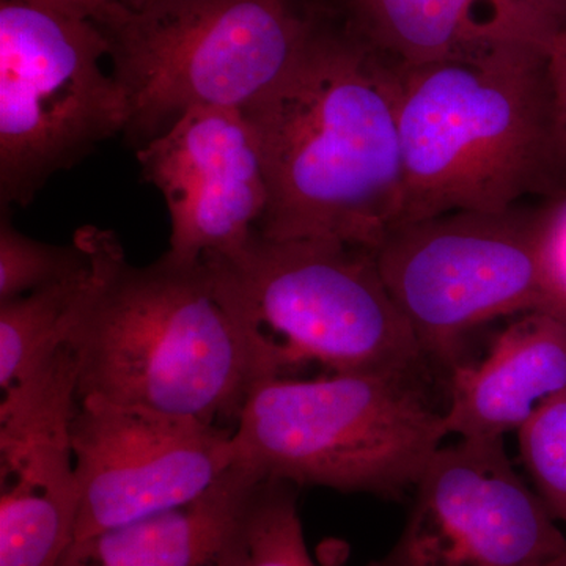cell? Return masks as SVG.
<instances>
[{
  "label": "cell",
  "mask_w": 566,
  "mask_h": 566,
  "mask_svg": "<svg viewBox=\"0 0 566 566\" xmlns=\"http://www.w3.org/2000/svg\"><path fill=\"white\" fill-rule=\"evenodd\" d=\"M433 368L271 379L252 387L233 465L263 479L401 499L449 434Z\"/></svg>",
  "instance_id": "cell-5"
},
{
  "label": "cell",
  "mask_w": 566,
  "mask_h": 566,
  "mask_svg": "<svg viewBox=\"0 0 566 566\" xmlns=\"http://www.w3.org/2000/svg\"><path fill=\"white\" fill-rule=\"evenodd\" d=\"M542 233L543 208L520 207L444 212L386 233L379 273L444 382L480 327L547 307Z\"/></svg>",
  "instance_id": "cell-7"
},
{
  "label": "cell",
  "mask_w": 566,
  "mask_h": 566,
  "mask_svg": "<svg viewBox=\"0 0 566 566\" xmlns=\"http://www.w3.org/2000/svg\"><path fill=\"white\" fill-rule=\"evenodd\" d=\"M170 216L167 255L199 263L243 244L268 207L262 151L241 109L200 106L137 151Z\"/></svg>",
  "instance_id": "cell-11"
},
{
  "label": "cell",
  "mask_w": 566,
  "mask_h": 566,
  "mask_svg": "<svg viewBox=\"0 0 566 566\" xmlns=\"http://www.w3.org/2000/svg\"><path fill=\"white\" fill-rule=\"evenodd\" d=\"M74 243L88 259L69 337L77 400L237 427L259 378L202 260L164 253L134 266L115 233L93 226L77 230Z\"/></svg>",
  "instance_id": "cell-2"
},
{
  "label": "cell",
  "mask_w": 566,
  "mask_h": 566,
  "mask_svg": "<svg viewBox=\"0 0 566 566\" xmlns=\"http://www.w3.org/2000/svg\"><path fill=\"white\" fill-rule=\"evenodd\" d=\"M318 560L322 566H346V546L335 542L324 545Z\"/></svg>",
  "instance_id": "cell-24"
},
{
  "label": "cell",
  "mask_w": 566,
  "mask_h": 566,
  "mask_svg": "<svg viewBox=\"0 0 566 566\" xmlns=\"http://www.w3.org/2000/svg\"><path fill=\"white\" fill-rule=\"evenodd\" d=\"M73 20L92 21L104 29L125 9L122 0H22Z\"/></svg>",
  "instance_id": "cell-21"
},
{
  "label": "cell",
  "mask_w": 566,
  "mask_h": 566,
  "mask_svg": "<svg viewBox=\"0 0 566 566\" xmlns=\"http://www.w3.org/2000/svg\"><path fill=\"white\" fill-rule=\"evenodd\" d=\"M327 2V0H326ZM354 35L400 66L504 44L551 46L554 33L524 0H329Z\"/></svg>",
  "instance_id": "cell-14"
},
{
  "label": "cell",
  "mask_w": 566,
  "mask_h": 566,
  "mask_svg": "<svg viewBox=\"0 0 566 566\" xmlns=\"http://www.w3.org/2000/svg\"><path fill=\"white\" fill-rule=\"evenodd\" d=\"M87 273L88 264L73 277L0 303L2 392L35 374L69 345L74 307Z\"/></svg>",
  "instance_id": "cell-16"
},
{
  "label": "cell",
  "mask_w": 566,
  "mask_h": 566,
  "mask_svg": "<svg viewBox=\"0 0 566 566\" xmlns=\"http://www.w3.org/2000/svg\"><path fill=\"white\" fill-rule=\"evenodd\" d=\"M230 428L81 398L71 447L81 490L76 538L189 504L233 468Z\"/></svg>",
  "instance_id": "cell-10"
},
{
  "label": "cell",
  "mask_w": 566,
  "mask_h": 566,
  "mask_svg": "<svg viewBox=\"0 0 566 566\" xmlns=\"http://www.w3.org/2000/svg\"><path fill=\"white\" fill-rule=\"evenodd\" d=\"M80 244L52 245L18 232L9 218L0 223V303L65 281L87 268Z\"/></svg>",
  "instance_id": "cell-18"
},
{
  "label": "cell",
  "mask_w": 566,
  "mask_h": 566,
  "mask_svg": "<svg viewBox=\"0 0 566 566\" xmlns=\"http://www.w3.org/2000/svg\"><path fill=\"white\" fill-rule=\"evenodd\" d=\"M398 111L397 63L326 18L289 73L244 109L268 185L256 232L375 252L401 207Z\"/></svg>",
  "instance_id": "cell-1"
},
{
  "label": "cell",
  "mask_w": 566,
  "mask_h": 566,
  "mask_svg": "<svg viewBox=\"0 0 566 566\" xmlns=\"http://www.w3.org/2000/svg\"><path fill=\"white\" fill-rule=\"evenodd\" d=\"M106 33L22 0L0 3V200L25 207L52 175L125 132Z\"/></svg>",
  "instance_id": "cell-8"
},
{
  "label": "cell",
  "mask_w": 566,
  "mask_h": 566,
  "mask_svg": "<svg viewBox=\"0 0 566 566\" xmlns=\"http://www.w3.org/2000/svg\"><path fill=\"white\" fill-rule=\"evenodd\" d=\"M412 491L397 542L365 566H553L564 554L566 534L504 439L442 446Z\"/></svg>",
  "instance_id": "cell-9"
},
{
  "label": "cell",
  "mask_w": 566,
  "mask_h": 566,
  "mask_svg": "<svg viewBox=\"0 0 566 566\" xmlns=\"http://www.w3.org/2000/svg\"><path fill=\"white\" fill-rule=\"evenodd\" d=\"M76 387L61 376L0 401V566H61L76 538Z\"/></svg>",
  "instance_id": "cell-12"
},
{
  "label": "cell",
  "mask_w": 566,
  "mask_h": 566,
  "mask_svg": "<svg viewBox=\"0 0 566 566\" xmlns=\"http://www.w3.org/2000/svg\"><path fill=\"white\" fill-rule=\"evenodd\" d=\"M326 17L301 0H145L104 28L144 147L200 106L248 109L289 73Z\"/></svg>",
  "instance_id": "cell-6"
},
{
  "label": "cell",
  "mask_w": 566,
  "mask_h": 566,
  "mask_svg": "<svg viewBox=\"0 0 566 566\" xmlns=\"http://www.w3.org/2000/svg\"><path fill=\"white\" fill-rule=\"evenodd\" d=\"M554 36L566 32V0H524Z\"/></svg>",
  "instance_id": "cell-22"
},
{
  "label": "cell",
  "mask_w": 566,
  "mask_h": 566,
  "mask_svg": "<svg viewBox=\"0 0 566 566\" xmlns=\"http://www.w3.org/2000/svg\"><path fill=\"white\" fill-rule=\"evenodd\" d=\"M327 2H329V0H327Z\"/></svg>",
  "instance_id": "cell-27"
},
{
  "label": "cell",
  "mask_w": 566,
  "mask_h": 566,
  "mask_svg": "<svg viewBox=\"0 0 566 566\" xmlns=\"http://www.w3.org/2000/svg\"><path fill=\"white\" fill-rule=\"evenodd\" d=\"M398 74L403 189L395 226L566 196V123L551 46L504 44L398 65Z\"/></svg>",
  "instance_id": "cell-3"
},
{
  "label": "cell",
  "mask_w": 566,
  "mask_h": 566,
  "mask_svg": "<svg viewBox=\"0 0 566 566\" xmlns=\"http://www.w3.org/2000/svg\"><path fill=\"white\" fill-rule=\"evenodd\" d=\"M516 434L532 488L554 520L566 524V390Z\"/></svg>",
  "instance_id": "cell-19"
},
{
  "label": "cell",
  "mask_w": 566,
  "mask_h": 566,
  "mask_svg": "<svg viewBox=\"0 0 566 566\" xmlns=\"http://www.w3.org/2000/svg\"><path fill=\"white\" fill-rule=\"evenodd\" d=\"M297 486L260 479L238 517L219 566H322L305 545Z\"/></svg>",
  "instance_id": "cell-17"
},
{
  "label": "cell",
  "mask_w": 566,
  "mask_h": 566,
  "mask_svg": "<svg viewBox=\"0 0 566 566\" xmlns=\"http://www.w3.org/2000/svg\"><path fill=\"white\" fill-rule=\"evenodd\" d=\"M202 262L219 303L248 342L259 382L303 379L308 370L327 376L433 368L370 249L253 232Z\"/></svg>",
  "instance_id": "cell-4"
},
{
  "label": "cell",
  "mask_w": 566,
  "mask_h": 566,
  "mask_svg": "<svg viewBox=\"0 0 566 566\" xmlns=\"http://www.w3.org/2000/svg\"><path fill=\"white\" fill-rule=\"evenodd\" d=\"M260 479L233 465L197 501L74 539L61 566H219Z\"/></svg>",
  "instance_id": "cell-15"
},
{
  "label": "cell",
  "mask_w": 566,
  "mask_h": 566,
  "mask_svg": "<svg viewBox=\"0 0 566 566\" xmlns=\"http://www.w3.org/2000/svg\"><path fill=\"white\" fill-rule=\"evenodd\" d=\"M551 66L556 81L558 103L566 123V32L554 36L551 44Z\"/></svg>",
  "instance_id": "cell-23"
},
{
  "label": "cell",
  "mask_w": 566,
  "mask_h": 566,
  "mask_svg": "<svg viewBox=\"0 0 566 566\" xmlns=\"http://www.w3.org/2000/svg\"><path fill=\"white\" fill-rule=\"evenodd\" d=\"M122 2L128 7H137L140 6V3H144L145 0H122Z\"/></svg>",
  "instance_id": "cell-25"
},
{
  "label": "cell",
  "mask_w": 566,
  "mask_h": 566,
  "mask_svg": "<svg viewBox=\"0 0 566 566\" xmlns=\"http://www.w3.org/2000/svg\"><path fill=\"white\" fill-rule=\"evenodd\" d=\"M449 434L504 439L566 390V312L535 308L513 316L485 356L446 379Z\"/></svg>",
  "instance_id": "cell-13"
},
{
  "label": "cell",
  "mask_w": 566,
  "mask_h": 566,
  "mask_svg": "<svg viewBox=\"0 0 566 566\" xmlns=\"http://www.w3.org/2000/svg\"><path fill=\"white\" fill-rule=\"evenodd\" d=\"M542 255L547 307L566 312V196L543 208Z\"/></svg>",
  "instance_id": "cell-20"
},
{
  "label": "cell",
  "mask_w": 566,
  "mask_h": 566,
  "mask_svg": "<svg viewBox=\"0 0 566 566\" xmlns=\"http://www.w3.org/2000/svg\"><path fill=\"white\" fill-rule=\"evenodd\" d=\"M553 566H566V547L564 554H562V556L557 558L556 564H554Z\"/></svg>",
  "instance_id": "cell-26"
}]
</instances>
